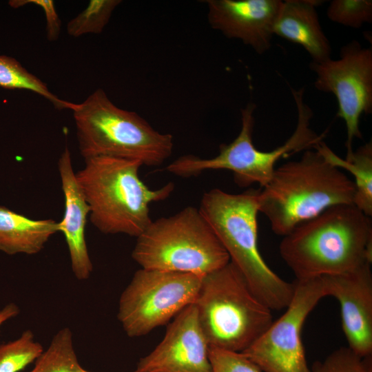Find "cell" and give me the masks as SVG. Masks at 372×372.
<instances>
[{"instance_id": "1", "label": "cell", "mask_w": 372, "mask_h": 372, "mask_svg": "<svg viewBox=\"0 0 372 372\" xmlns=\"http://www.w3.org/2000/svg\"><path fill=\"white\" fill-rule=\"evenodd\" d=\"M280 256L296 280L351 271L372 262V223L354 205L332 206L282 237Z\"/></svg>"}, {"instance_id": "2", "label": "cell", "mask_w": 372, "mask_h": 372, "mask_svg": "<svg viewBox=\"0 0 372 372\" xmlns=\"http://www.w3.org/2000/svg\"><path fill=\"white\" fill-rule=\"evenodd\" d=\"M355 192L353 180L311 149L276 168L260 189L258 209L273 232L283 237L332 206L353 205Z\"/></svg>"}, {"instance_id": "3", "label": "cell", "mask_w": 372, "mask_h": 372, "mask_svg": "<svg viewBox=\"0 0 372 372\" xmlns=\"http://www.w3.org/2000/svg\"><path fill=\"white\" fill-rule=\"evenodd\" d=\"M260 189L234 194L220 189L205 192L198 208L254 293L271 309L289 304L295 285L273 272L258 245Z\"/></svg>"}, {"instance_id": "4", "label": "cell", "mask_w": 372, "mask_h": 372, "mask_svg": "<svg viewBox=\"0 0 372 372\" xmlns=\"http://www.w3.org/2000/svg\"><path fill=\"white\" fill-rule=\"evenodd\" d=\"M142 164L109 156L85 159L75 173L90 207V220L101 232L138 237L152 221L149 205L167 198L174 189L168 183L149 189L140 178Z\"/></svg>"}, {"instance_id": "5", "label": "cell", "mask_w": 372, "mask_h": 372, "mask_svg": "<svg viewBox=\"0 0 372 372\" xmlns=\"http://www.w3.org/2000/svg\"><path fill=\"white\" fill-rule=\"evenodd\" d=\"M81 155L109 156L158 166L172 155L174 141L135 112L116 106L102 89L80 103L71 102Z\"/></svg>"}, {"instance_id": "6", "label": "cell", "mask_w": 372, "mask_h": 372, "mask_svg": "<svg viewBox=\"0 0 372 372\" xmlns=\"http://www.w3.org/2000/svg\"><path fill=\"white\" fill-rule=\"evenodd\" d=\"M298 113L296 129L281 146L271 151L263 152L254 145L256 105L249 103L241 109V128L236 138L229 144L219 147L218 154L209 158L189 154L176 159L166 167V170L181 177L195 176L211 169H227L234 174V180L240 187L254 183L265 187L271 180L276 163L297 152L314 149L323 141L327 131L318 134L310 127L313 112L304 103V88L291 89Z\"/></svg>"}, {"instance_id": "7", "label": "cell", "mask_w": 372, "mask_h": 372, "mask_svg": "<svg viewBox=\"0 0 372 372\" xmlns=\"http://www.w3.org/2000/svg\"><path fill=\"white\" fill-rule=\"evenodd\" d=\"M194 304L211 347L242 352L273 322L271 310L231 261L203 277Z\"/></svg>"}, {"instance_id": "8", "label": "cell", "mask_w": 372, "mask_h": 372, "mask_svg": "<svg viewBox=\"0 0 372 372\" xmlns=\"http://www.w3.org/2000/svg\"><path fill=\"white\" fill-rule=\"evenodd\" d=\"M136 238L132 257L143 269L203 277L230 261L211 226L194 207L152 220Z\"/></svg>"}, {"instance_id": "9", "label": "cell", "mask_w": 372, "mask_h": 372, "mask_svg": "<svg viewBox=\"0 0 372 372\" xmlns=\"http://www.w3.org/2000/svg\"><path fill=\"white\" fill-rule=\"evenodd\" d=\"M203 277L141 268L121 295L118 320L131 338L146 335L194 304Z\"/></svg>"}, {"instance_id": "10", "label": "cell", "mask_w": 372, "mask_h": 372, "mask_svg": "<svg viewBox=\"0 0 372 372\" xmlns=\"http://www.w3.org/2000/svg\"><path fill=\"white\" fill-rule=\"evenodd\" d=\"M285 312L243 353L262 372H311L301 332L304 321L326 293L321 277L295 280Z\"/></svg>"}, {"instance_id": "11", "label": "cell", "mask_w": 372, "mask_h": 372, "mask_svg": "<svg viewBox=\"0 0 372 372\" xmlns=\"http://www.w3.org/2000/svg\"><path fill=\"white\" fill-rule=\"evenodd\" d=\"M309 68L316 74L314 87L336 98V116L345 123L349 155L353 152V140L362 138L361 116L372 112V49L353 40L341 48L338 59L311 62Z\"/></svg>"}, {"instance_id": "12", "label": "cell", "mask_w": 372, "mask_h": 372, "mask_svg": "<svg viewBox=\"0 0 372 372\" xmlns=\"http://www.w3.org/2000/svg\"><path fill=\"white\" fill-rule=\"evenodd\" d=\"M209 347L192 304L174 317L163 339L133 372H211Z\"/></svg>"}, {"instance_id": "13", "label": "cell", "mask_w": 372, "mask_h": 372, "mask_svg": "<svg viewBox=\"0 0 372 372\" xmlns=\"http://www.w3.org/2000/svg\"><path fill=\"white\" fill-rule=\"evenodd\" d=\"M366 263L347 273L322 276L326 296L340 306L348 347L364 358L372 353V273Z\"/></svg>"}, {"instance_id": "14", "label": "cell", "mask_w": 372, "mask_h": 372, "mask_svg": "<svg viewBox=\"0 0 372 372\" xmlns=\"http://www.w3.org/2000/svg\"><path fill=\"white\" fill-rule=\"evenodd\" d=\"M210 26L229 39L241 41L256 53L269 50L280 0H207Z\"/></svg>"}, {"instance_id": "15", "label": "cell", "mask_w": 372, "mask_h": 372, "mask_svg": "<svg viewBox=\"0 0 372 372\" xmlns=\"http://www.w3.org/2000/svg\"><path fill=\"white\" fill-rule=\"evenodd\" d=\"M58 169L65 203L64 215L59 222V231L65 237L74 276L85 280L93 269L85 234L90 207L76 180L67 147L59 159Z\"/></svg>"}, {"instance_id": "16", "label": "cell", "mask_w": 372, "mask_h": 372, "mask_svg": "<svg viewBox=\"0 0 372 372\" xmlns=\"http://www.w3.org/2000/svg\"><path fill=\"white\" fill-rule=\"evenodd\" d=\"M316 0H287L277 17L273 33L301 45L312 59L320 63L331 58V47L319 21Z\"/></svg>"}, {"instance_id": "17", "label": "cell", "mask_w": 372, "mask_h": 372, "mask_svg": "<svg viewBox=\"0 0 372 372\" xmlns=\"http://www.w3.org/2000/svg\"><path fill=\"white\" fill-rule=\"evenodd\" d=\"M59 231V222L34 220L0 206V251L8 255H34Z\"/></svg>"}, {"instance_id": "18", "label": "cell", "mask_w": 372, "mask_h": 372, "mask_svg": "<svg viewBox=\"0 0 372 372\" xmlns=\"http://www.w3.org/2000/svg\"><path fill=\"white\" fill-rule=\"evenodd\" d=\"M314 149H318L332 165L344 168L353 176L355 192L353 205L369 217L372 216V145H362L351 154L342 158L323 141Z\"/></svg>"}, {"instance_id": "19", "label": "cell", "mask_w": 372, "mask_h": 372, "mask_svg": "<svg viewBox=\"0 0 372 372\" xmlns=\"http://www.w3.org/2000/svg\"><path fill=\"white\" fill-rule=\"evenodd\" d=\"M28 372H90L78 360L71 330L65 327L52 338L48 349L34 361Z\"/></svg>"}, {"instance_id": "20", "label": "cell", "mask_w": 372, "mask_h": 372, "mask_svg": "<svg viewBox=\"0 0 372 372\" xmlns=\"http://www.w3.org/2000/svg\"><path fill=\"white\" fill-rule=\"evenodd\" d=\"M43 351V346L34 340L32 331L26 330L19 338L0 344V372H19Z\"/></svg>"}, {"instance_id": "21", "label": "cell", "mask_w": 372, "mask_h": 372, "mask_svg": "<svg viewBox=\"0 0 372 372\" xmlns=\"http://www.w3.org/2000/svg\"><path fill=\"white\" fill-rule=\"evenodd\" d=\"M120 0H91L87 6L67 25L68 34L79 37L86 34H99L108 23Z\"/></svg>"}, {"instance_id": "22", "label": "cell", "mask_w": 372, "mask_h": 372, "mask_svg": "<svg viewBox=\"0 0 372 372\" xmlns=\"http://www.w3.org/2000/svg\"><path fill=\"white\" fill-rule=\"evenodd\" d=\"M0 86L8 89H25L45 99L50 96L47 85L29 72L15 59L0 56Z\"/></svg>"}, {"instance_id": "23", "label": "cell", "mask_w": 372, "mask_h": 372, "mask_svg": "<svg viewBox=\"0 0 372 372\" xmlns=\"http://www.w3.org/2000/svg\"><path fill=\"white\" fill-rule=\"evenodd\" d=\"M327 17L340 25L360 28L372 21L371 0H333L328 6Z\"/></svg>"}, {"instance_id": "24", "label": "cell", "mask_w": 372, "mask_h": 372, "mask_svg": "<svg viewBox=\"0 0 372 372\" xmlns=\"http://www.w3.org/2000/svg\"><path fill=\"white\" fill-rule=\"evenodd\" d=\"M211 372H262L243 353L209 347Z\"/></svg>"}, {"instance_id": "25", "label": "cell", "mask_w": 372, "mask_h": 372, "mask_svg": "<svg viewBox=\"0 0 372 372\" xmlns=\"http://www.w3.org/2000/svg\"><path fill=\"white\" fill-rule=\"evenodd\" d=\"M362 358L349 347H340L327 356L322 361L313 364L311 372H361Z\"/></svg>"}, {"instance_id": "26", "label": "cell", "mask_w": 372, "mask_h": 372, "mask_svg": "<svg viewBox=\"0 0 372 372\" xmlns=\"http://www.w3.org/2000/svg\"><path fill=\"white\" fill-rule=\"evenodd\" d=\"M34 4L41 7L46 20V36L49 41L58 39L61 32V20L56 12L54 3L52 0H17L12 1L10 4L14 8L26 4Z\"/></svg>"}, {"instance_id": "27", "label": "cell", "mask_w": 372, "mask_h": 372, "mask_svg": "<svg viewBox=\"0 0 372 372\" xmlns=\"http://www.w3.org/2000/svg\"><path fill=\"white\" fill-rule=\"evenodd\" d=\"M19 313V308L14 303H10L0 311V326Z\"/></svg>"}]
</instances>
